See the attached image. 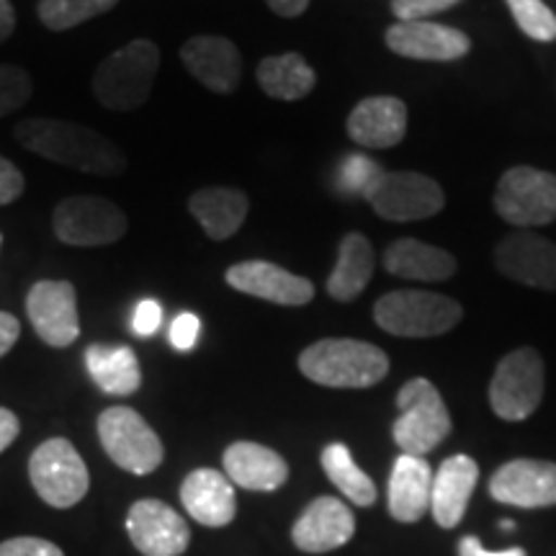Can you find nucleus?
<instances>
[{"label": "nucleus", "mask_w": 556, "mask_h": 556, "mask_svg": "<svg viewBox=\"0 0 556 556\" xmlns=\"http://www.w3.org/2000/svg\"><path fill=\"white\" fill-rule=\"evenodd\" d=\"M18 144L70 170L114 176L127 168L124 152L101 131L62 119H26L16 127Z\"/></svg>", "instance_id": "obj_1"}, {"label": "nucleus", "mask_w": 556, "mask_h": 556, "mask_svg": "<svg viewBox=\"0 0 556 556\" xmlns=\"http://www.w3.org/2000/svg\"><path fill=\"white\" fill-rule=\"evenodd\" d=\"M348 178H356L374 212L387 222H420L433 217L446 204L441 186L422 173L381 170L364 157L353 155L345 165Z\"/></svg>", "instance_id": "obj_2"}, {"label": "nucleus", "mask_w": 556, "mask_h": 556, "mask_svg": "<svg viewBox=\"0 0 556 556\" xmlns=\"http://www.w3.org/2000/svg\"><path fill=\"white\" fill-rule=\"evenodd\" d=\"M299 371L319 387L368 389L389 374V358L381 348L351 338H325L304 348Z\"/></svg>", "instance_id": "obj_3"}, {"label": "nucleus", "mask_w": 556, "mask_h": 556, "mask_svg": "<svg viewBox=\"0 0 556 556\" xmlns=\"http://www.w3.org/2000/svg\"><path fill=\"white\" fill-rule=\"evenodd\" d=\"M160 70V50L155 41L135 39L122 50L111 52L96 67L93 96L111 111H135L144 106L155 86Z\"/></svg>", "instance_id": "obj_4"}, {"label": "nucleus", "mask_w": 556, "mask_h": 556, "mask_svg": "<svg viewBox=\"0 0 556 556\" xmlns=\"http://www.w3.org/2000/svg\"><path fill=\"white\" fill-rule=\"evenodd\" d=\"M462 304L433 291H389L374 307V319L389 336L435 338L462 323Z\"/></svg>", "instance_id": "obj_5"}, {"label": "nucleus", "mask_w": 556, "mask_h": 556, "mask_svg": "<svg viewBox=\"0 0 556 556\" xmlns=\"http://www.w3.org/2000/svg\"><path fill=\"white\" fill-rule=\"evenodd\" d=\"M400 417L392 435L402 454L426 456L451 433V415L441 392L428 379H409L397 394Z\"/></svg>", "instance_id": "obj_6"}, {"label": "nucleus", "mask_w": 556, "mask_h": 556, "mask_svg": "<svg viewBox=\"0 0 556 556\" xmlns=\"http://www.w3.org/2000/svg\"><path fill=\"white\" fill-rule=\"evenodd\" d=\"M101 446L116 467L131 475H152L163 464V443L142 415L131 407H109L99 417Z\"/></svg>", "instance_id": "obj_7"}, {"label": "nucleus", "mask_w": 556, "mask_h": 556, "mask_svg": "<svg viewBox=\"0 0 556 556\" xmlns=\"http://www.w3.org/2000/svg\"><path fill=\"white\" fill-rule=\"evenodd\" d=\"M544 397V358L536 348L507 353L495 368L490 384V405L497 417L520 422L531 417Z\"/></svg>", "instance_id": "obj_8"}, {"label": "nucleus", "mask_w": 556, "mask_h": 556, "mask_svg": "<svg viewBox=\"0 0 556 556\" xmlns=\"http://www.w3.org/2000/svg\"><path fill=\"white\" fill-rule=\"evenodd\" d=\"M29 477L39 497L60 510L78 505L90 484L86 462L67 438H50L34 451Z\"/></svg>", "instance_id": "obj_9"}, {"label": "nucleus", "mask_w": 556, "mask_h": 556, "mask_svg": "<svg viewBox=\"0 0 556 556\" xmlns=\"http://www.w3.org/2000/svg\"><path fill=\"white\" fill-rule=\"evenodd\" d=\"M495 208L507 225H552L556 219V176L531 165L505 170L495 191Z\"/></svg>", "instance_id": "obj_10"}, {"label": "nucleus", "mask_w": 556, "mask_h": 556, "mask_svg": "<svg viewBox=\"0 0 556 556\" xmlns=\"http://www.w3.org/2000/svg\"><path fill=\"white\" fill-rule=\"evenodd\" d=\"M127 214L103 197L62 199L52 212V229L60 242L73 248H103L127 232Z\"/></svg>", "instance_id": "obj_11"}, {"label": "nucleus", "mask_w": 556, "mask_h": 556, "mask_svg": "<svg viewBox=\"0 0 556 556\" xmlns=\"http://www.w3.org/2000/svg\"><path fill=\"white\" fill-rule=\"evenodd\" d=\"M34 332L52 348L73 345L80 336L78 296L70 281H37L26 296Z\"/></svg>", "instance_id": "obj_12"}, {"label": "nucleus", "mask_w": 556, "mask_h": 556, "mask_svg": "<svg viewBox=\"0 0 556 556\" xmlns=\"http://www.w3.org/2000/svg\"><path fill=\"white\" fill-rule=\"evenodd\" d=\"M127 533L137 552L144 556H178L191 541L189 523L163 500H139L131 505Z\"/></svg>", "instance_id": "obj_13"}, {"label": "nucleus", "mask_w": 556, "mask_h": 556, "mask_svg": "<svg viewBox=\"0 0 556 556\" xmlns=\"http://www.w3.org/2000/svg\"><path fill=\"white\" fill-rule=\"evenodd\" d=\"M492 500L503 505L536 510L556 505V464L539 458H516L500 467L490 479Z\"/></svg>", "instance_id": "obj_14"}, {"label": "nucleus", "mask_w": 556, "mask_h": 556, "mask_svg": "<svg viewBox=\"0 0 556 556\" xmlns=\"http://www.w3.org/2000/svg\"><path fill=\"white\" fill-rule=\"evenodd\" d=\"M227 283L248 296L266 299L281 307H304L315 299L309 278L291 274L270 261H242L227 268Z\"/></svg>", "instance_id": "obj_15"}, {"label": "nucleus", "mask_w": 556, "mask_h": 556, "mask_svg": "<svg viewBox=\"0 0 556 556\" xmlns=\"http://www.w3.org/2000/svg\"><path fill=\"white\" fill-rule=\"evenodd\" d=\"M495 266L510 281L556 291V242L536 232H516L495 248Z\"/></svg>", "instance_id": "obj_16"}, {"label": "nucleus", "mask_w": 556, "mask_h": 556, "mask_svg": "<svg viewBox=\"0 0 556 556\" xmlns=\"http://www.w3.org/2000/svg\"><path fill=\"white\" fill-rule=\"evenodd\" d=\"M387 47L407 60L454 62L471 50V41L464 31L433 21H400L387 29Z\"/></svg>", "instance_id": "obj_17"}, {"label": "nucleus", "mask_w": 556, "mask_h": 556, "mask_svg": "<svg viewBox=\"0 0 556 556\" xmlns=\"http://www.w3.org/2000/svg\"><path fill=\"white\" fill-rule=\"evenodd\" d=\"M356 533V518L338 497H317L291 528L294 546L304 554H325L345 546Z\"/></svg>", "instance_id": "obj_18"}, {"label": "nucleus", "mask_w": 556, "mask_h": 556, "mask_svg": "<svg viewBox=\"0 0 556 556\" xmlns=\"http://www.w3.org/2000/svg\"><path fill=\"white\" fill-rule=\"evenodd\" d=\"M180 60L193 78L214 93L227 96L240 86L242 58L225 37H191L180 47Z\"/></svg>", "instance_id": "obj_19"}, {"label": "nucleus", "mask_w": 556, "mask_h": 556, "mask_svg": "<svg viewBox=\"0 0 556 556\" xmlns=\"http://www.w3.org/2000/svg\"><path fill=\"white\" fill-rule=\"evenodd\" d=\"M348 137L361 148L389 150L407 131V106L394 96H371L351 111L345 122Z\"/></svg>", "instance_id": "obj_20"}, {"label": "nucleus", "mask_w": 556, "mask_h": 556, "mask_svg": "<svg viewBox=\"0 0 556 556\" xmlns=\"http://www.w3.org/2000/svg\"><path fill=\"white\" fill-rule=\"evenodd\" d=\"M180 503L201 526L222 528L232 523L238 497L229 479L217 469H197L180 484Z\"/></svg>", "instance_id": "obj_21"}, {"label": "nucleus", "mask_w": 556, "mask_h": 556, "mask_svg": "<svg viewBox=\"0 0 556 556\" xmlns=\"http://www.w3.org/2000/svg\"><path fill=\"white\" fill-rule=\"evenodd\" d=\"M479 479V467L471 456L456 454L441 464L433 477L430 513L441 528H456L471 500Z\"/></svg>", "instance_id": "obj_22"}, {"label": "nucleus", "mask_w": 556, "mask_h": 556, "mask_svg": "<svg viewBox=\"0 0 556 556\" xmlns=\"http://www.w3.org/2000/svg\"><path fill=\"white\" fill-rule=\"evenodd\" d=\"M433 469L422 456L402 454L389 475V513L400 523H417L430 513Z\"/></svg>", "instance_id": "obj_23"}, {"label": "nucleus", "mask_w": 556, "mask_h": 556, "mask_svg": "<svg viewBox=\"0 0 556 556\" xmlns=\"http://www.w3.org/2000/svg\"><path fill=\"white\" fill-rule=\"evenodd\" d=\"M227 479L253 492H276L289 479V467L274 448L261 443L238 441L222 456Z\"/></svg>", "instance_id": "obj_24"}, {"label": "nucleus", "mask_w": 556, "mask_h": 556, "mask_svg": "<svg viewBox=\"0 0 556 556\" xmlns=\"http://www.w3.org/2000/svg\"><path fill=\"white\" fill-rule=\"evenodd\" d=\"M384 268L387 274L409 281H446L456 274L458 263L448 250L415 238H402L384 250Z\"/></svg>", "instance_id": "obj_25"}, {"label": "nucleus", "mask_w": 556, "mask_h": 556, "mask_svg": "<svg viewBox=\"0 0 556 556\" xmlns=\"http://www.w3.org/2000/svg\"><path fill=\"white\" fill-rule=\"evenodd\" d=\"M250 199L245 191L229 186L201 189L189 199V212L212 240H229L248 217Z\"/></svg>", "instance_id": "obj_26"}, {"label": "nucleus", "mask_w": 556, "mask_h": 556, "mask_svg": "<svg viewBox=\"0 0 556 556\" xmlns=\"http://www.w3.org/2000/svg\"><path fill=\"white\" fill-rule=\"evenodd\" d=\"M374 276V248L361 232H348L340 240L338 263L328 278V294L336 302H353L364 294Z\"/></svg>", "instance_id": "obj_27"}, {"label": "nucleus", "mask_w": 556, "mask_h": 556, "mask_svg": "<svg viewBox=\"0 0 556 556\" xmlns=\"http://www.w3.org/2000/svg\"><path fill=\"white\" fill-rule=\"evenodd\" d=\"M86 366L101 392L114 397L135 394L142 384L139 361L129 345H90L86 351Z\"/></svg>", "instance_id": "obj_28"}, {"label": "nucleus", "mask_w": 556, "mask_h": 556, "mask_svg": "<svg viewBox=\"0 0 556 556\" xmlns=\"http://www.w3.org/2000/svg\"><path fill=\"white\" fill-rule=\"evenodd\" d=\"M255 78H258L263 93L276 101L304 99V96L312 93V88H315L317 83L315 70H312L307 65V60L296 52L274 54V58L261 60Z\"/></svg>", "instance_id": "obj_29"}, {"label": "nucleus", "mask_w": 556, "mask_h": 556, "mask_svg": "<svg viewBox=\"0 0 556 556\" xmlns=\"http://www.w3.org/2000/svg\"><path fill=\"white\" fill-rule=\"evenodd\" d=\"M323 469L332 484L338 486L353 505L368 507L377 503V484L364 469L353 462L351 448L345 443H330L323 451Z\"/></svg>", "instance_id": "obj_30"}, {"label": "nucleus", "mask_w": 556, "mask_h": 556, "mask_svg": "<svg viewBox=\"0 0 556 556\" xmlns=\"http://www.w3.org/2000/svg\"><path fill=\"white\" fill-rule=\"evenodd\" d=\"M119 0H39V21L50 31H67L109 13Z\"/></svg>", "instance_id": "obj_31"}, {"label": "nucleus", "mask_w": 556, "mask_h": 556, "mask_svg": "<svg viewBox=\"0 0 556 556\" xmlns=\"http://www.w3.org/2000/svg\"><path fill=\"white\" fill-rule=\"evenodd\" d=\"M513 18L526 37L536 41L556 39V13L548 9L544 0H507Z\"/></svg>", "instance_id": "obj_32"}, {"label": "nucleus", "mask_w": 556, "mask_h": 556, "mask_svg": "<svg viewBox=\"0 0 556 556\" xmlns=\"http://www.w3.org/2000/svg\"><path fill=\"white\" fill-rule=\"evenodd\" d=\"M34 83L26 70L16 65H0V119L13 114L31 99Z\"/></svg>", "instance_id": "obj_33"}, {"label": "nucleus", "mask_w": 556, "mask_h": 556, "mask_svg": "<svg viewBox=\"0 0 556 556\" xmlns=\"http://www.w3.org/2000/svg\"><path fill=\"white\" fill-rule=\"evenodd\" d=\"M462 0H392V13L400 21H426L433 13L454 9Z\"/></svg>", "instance_id": "obj_34"}, {"label": "nucleus", "mask_w": 556, "mask_h": 556, "mask_svg": "<svg viewBox=\"0 0 556 556\" xmlns=\"http://www.w3.org/2000/svg\"><path fill=\"white\" fill-rule=\"evenodd\" d=\"M0 556H65V554H62V548L54 546L52 541L18 536L0 544Z\"/></svg>", "instance_id": "obj_35"}, {"label": "nucleus", "mask_w": 556, "mask_h": 556, "mask_svg": "<svg viewBox=\"0 0 556 556\" xmlns=\"http://www.w3.org/2000/svg\"><path fill=\"white\" fill-rule=\"evenodd\" d=\"M199 332H201L199 317L191 315V312H184V315H178L176 319H173L170 343L176 351H191V348L197 345Z\"/></svg>", "instance_id": "obj_36"}, {"label": "nucleus", "mask_w": 556, "mask_h": 556, "mask_svg": "<svg viewBox=\"0 0 556 556\" xmlns=\"http://www.w3.org/2000/svg\"><path fill=\"white\" fill-rule=\"evenodd\" d=\"M160 323H163V307H160L155 299H142V302L137 304L135 317H131V330H135L137 336L148 338L155 336Z\"/></svg>", "instance_id": "obj_37"}, {"label": "nucleus", "mask_w": 556, "mask_h": 556, "mask_svg": "<svg viewBox=\"0 0 556 556\" xmlns=\"http://www.w3.org/2000/svg\"><path fill=\"white\" fill-rule=\"evenodd\" d=\"M21 193H24V176L11 160L0 155V206L16 201Z\"/></svg>", "instance_id": "obj_38"}, {"label": "nucleus", "mask_w": 556, "mask_h": 556, "mask_svg": "<svg viewBox=\"0 0 556 556\" xmlns=\"http://www.w3.org/2000/svg\"><path fill=\"white\" fill-rule=\"evenodd\" d=\"M458 556H528L523 548H503V552H490L482 546V541L475 536H464L458 544Z\"/></svg>", "instance_id": "obj_39"}, {"label": "nucleus", "mask_w": 556, "mask_h": 556, "mask_svg": "<svg viewBox=\"0 0 556 556\" xmlns=\"http://www.w3.org/2000/svg\"><path fill=\"white\" fill-rule=\"evenodd\" d=\"M18 336H21L18 319L9 315V312H0V358H3L5 353L18 343Z\"/></svg>", "instance_id": "obj_40"}, {"label": "nucleus", "mask_w": 556, "mask_h": 556, "mask_svg": "<svg viewBox=\"0 0 556 556\" xmlns=\"http://www.w3.org/2000/svg\"><path fill=\"white\" fill-rule=\"evenodd\" d=\"M18 430H21V426H18V417L13 415L11 409L0 407V454H3V451L9 448L13 441H16V438H18Z\"/></svg>", "instance_id": "obj_41"}, {"label": "nucleus", "mask_w": 556, "mask_h": 556, "mask_svg": "<svg viewBox=\"0 0 556 556\" xmlns=\"http://www.w3.org/2000/svg\"><path fill=\"white\" fill-rule=\"evenodd\" d=\"M268 9L283 18H296L307 11L309 0H266Z\"/></svg>", "instance_id": "obj_42"}, {"label": "nucleus", "mask_w": 556, "mask_h": 556, "mask_svg": "<svg viewBox=\"0 0 556 556\" xmlns=\"http://www.w3.org/2000/svg\"><path fill=\"white\" fill-rule=\"evenodd\" d=\"M16 29V13H13L11 0H0V45Z\"/></svg>", "instance_id": "obj_43"}, {"label": "nucleus", "mask_w": 556, "mask_h": 556, "mask_svg": "<svg viewBox=\"0 0 556 556\" xmlns=\"http://www.w3.org/2000/svg\"><path fill=\"white\" fill-rule=\"evenodd\" d=\"M500 528H503V531H513V528H516V523H513V520H503V523H500Z\"/></svg>", "instance_id": "obj_44"}, {"label": "nucleus", "mask_w": 556, "mask_h": 556, "mask_svg": "<svg viewBox=\"0 0 556 556\" xmlns=\"http://www.w3.org/2000/svg\"><path fill=\"white\" fill-rule=\"evenodd\" d=\"M0 242H3V238H0Z\"/></svg>", "instance_id": "obj_45"}]
</instances>
